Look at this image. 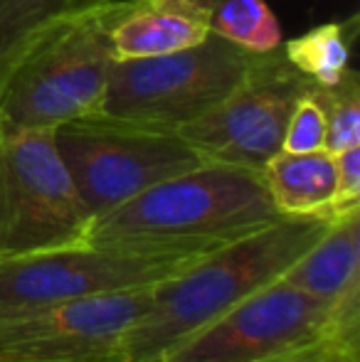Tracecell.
Instances as JSON below:
<instances>
[{
  "label": "cell",
  "instance_id": "6da1fadb",
  "mask_svg": "<svg viewBox=\"0 0 360 362\" xmlns=\"http://www.w3.org/2000/svg\"><path fill=\"white\" fill-rule=\"evenodd\" d=\"M331 222L326 217H281L156 284L144 315L126 335V362H161L182 340L279 281Z\"/></svg>",
  "mask_w": 360,
  "mask_h": 362
},
{
  "label": "cell",
  "instance_id": "7a4b0ae2",
  "mask_svg": "<svg viewBox=\"0 0 360 362\" xmlns=\"http://www.w3.org/2000/svg\"><path fill=\"white\" fill-rule=\"evenodd\" d=\"M277 219L260 170L202 163L96 217L87 242L207 254Z\"/></svg>",
  "mask_w": 360,
  "mask_h": 362
},
{
  "label": "cell",
  "instance_id": "3957f363",
  "mask_svg": "<svg viewBox=\"0 0 360 362\" xmlns=\"http://www.w3.org/2000/svg\"><path fill=\"white\" fill-rule=\"evenodd\" d=\"M111 62L106 3L47 23L0 72V126L54 131L99 114Z\"/></svg>",
  "mask_w": 360,
  "mask_h": 362
},
{
  "label": "cell",
  "instance_id": "277c9868",
  "mask_svg": "<svg viewBox=\"0 0 360 362\" xmlns=\"http://www.w3.org/2000/svg\"><path fill=\"white\" fill-rule=\"evenodd\" d=\"M257 57L210 33L178 52L114 59L99 116L178 131L220 106L247 79Z\"/></svg>",
  "mask_w": 360,
  "mask_h": 362
},
{
  "label": "cell",
  "instance_id": "5b68a950",
  "mask_svg": "<svg viewBox=\"0 0 360 362\" xmlns=\"http://www.w3.org/2000/svg\"><path fill=\"white\" fill-rule=\"evenodd\" d=\"M54 146L91 222L149 187L207 163L178 131L99 114L57 126Z\"/></svg>",
  "mask_w": 360,
  "mask_h": 362
},
{
  "label": "cell",
  "instance_id": "8992f818",
  "mask_svg": "<svg viewBox=\"0 0 360 362\" xmlns=\"http://www.w3.org/2000/svg\"><path fill=\"white\" fill-rule=\"evenodd\" d=\"M89 227L54 131L0 126V262L84 244Z\"/></svg>",
  "mask_w": 360,
  "mask_h": 362
},
{
  "label": "cell",
  "instance_id": "52a82bcc",
  "mask_svg": "<svg viewBox=\"0 0 360 362\" xmlns=\"http://www.w3.org/2000/svg\"><path fill=\"white\" fill-rule=\"evenodd\" d=\"M200 257L205 254L84 242L8 259L0 262V320L74 298L151 288Z\"/></svg>",
  "mask_w": 360,
  "mask_h": 362
},
{
  "label": "cell",
  "instance_id": "ba28073f",
  "mask_svg": "<svg viewBox=\"0 0 360 362\" xmlns=\"http://www.w3.org/2000/svg\"><path fill=\"white\" fill-rule=\"evenodd\" d=\"M328 333L358 338L360 298L328 308L279 279L175 345L161 362H277Z\"/></svg>",
  "mask_w": 360,
  "mask_h": 362
},
{
  "label": "cell",
  "instance_id": "9c48e42d",
  "mask_svg": "<svg viewBox=\"0 0 360 362\" xmlns=\"http://www.w3.org/2000/svg\"><path fill=\"white\" fill-rule=\"evenodd\" d=\"M313 81L281 47L257 57L247 79L205 116L178 129L202 160L260 170L281 151L294 106Z\"/></svg>",
  "mask_w": 360,
  "mask_h": 362
},
{
  "label": "cell",
  "instance_id": "30bf717a",
  "mask_svg": "<svg viewBox=\"0 0 360 362\" xmlns=\"http://www.w3.org/2000/svg\"><path fill=\"white\" fill-rule=\"evenodd\" d=\"M151 288L74 298L3 318L0 362H126V335L144 315Z\"/></svg>",
  "mask_w": 360,
  "mask_h": 362
},
{
  "label": "cell",
  "instance_id": "8fae6325",
  "mask_svg": "<svg viewBox=\"0 0 360 362\" xmlns=\"http://www.w3.org/2000/svg\"><path fill=\"white\" fill-rule=\"evenodd\" d=\"M210 13L195 0H106L111 54L141 59L200 45L212 33Z\"/></svg>",
  "mask_w": 360,
  "mask_h": 362
},
{
  "label": "cell",
  "instance_id": "7c38bea8",
  "mask_svg": "<svg viewBox=\"0 0 360 362\" xmlns=\"http://www.w3.org/2000/svg\"><path fill=\"white\" fill-rule=\"evenodd\" d=\"M281 279L328 308L360 298V210L333 219Z\"/></svg>",
  "mask_w": 360,
  "mask_h": 362
},
{
  "label": "cell",
  "instance_id": "4fadbf2b",
  "mask_svg": "<svg viewBox=\"0 0 360 362\" xmlns=\"http://www.w3.org/2000/svg\"><path fill=\"white\" fill-rule=\"evenodd\" d=\"M262 177L281 217L336 219V158L328 151H279L262 168Z\"/></svg>",
  "mask_w": 360,
  "mask_h": 362
},
{
  "label": "cell",
  "instance_id": "5bb4252c",
  "mask_svg": "<svg viewBox=\"0 0 360 362\" xmlns=\"http://www.w3.org/2000/svg\"><path fill=\"white\" fill-rule=\"evenodd\" d=\"M358 40V15L311 28L281 42L286 59L318 86H331L351 72L353 45Z\"/></svg>",
  "mask_w": 360,
  "mask_h": 362
},
{
  "label": "cell",
  "instance_id": "9a60e30c",
  "mask_svg": "<svg viewBox=\"0 0 360 362\" xmlns=\"http://www.w3.org/2000/svg\"><path fill=\"white\" fill-rule=\"evenodd\" d=\"M212 35L247 49L265 54L281 47V23L267 0H222L210 13Z\"/></svg>",
  "mask_w": 360,
  "mask_h": 362
},
{
  "label": "cell",
  "instance_id": "2e32d148",
  "mask_svg": "<svg viewBox=\"0 0 360 362\" xmlns=\"http://www.w3.org/2000/svg\"><path fill=\"white\" fill-rule=\"evenodd\" d=\"M101 3L106 0H0V72L15 49L40 28Z\"/></svg>",
  "mask_w": 360,
  "mask_h": 362
},
{
  "label": "cell",
  "instance_id": "e0dca14e",
  "mask_svg": "<svg viewBox=\"0 0 360 362\" xmlns=\"http://www.w3.org/2000/svg\"><path fill=\"white\" fill-rule=\"evenodd\" d=\"M311 94L326 114V141L323 151L331 156L360 146V76L351 69L331 86L311 84Z\"/></svg>",
  "mask_w": 360,
  "mask_h": 362
},
{
  "label": "cell",
  "instance_id": "ac0fdd59",
  "mask_svg": "<svg viewBox=\"0 0 360 362\" xmlns=\"http://www.w3.org/2000/svg\"><path fill=\"white\" fill-rule=\"evenodd\" d=\"M323 141H326V114H323V106L318 104V99L308 89L298 99V104L294 106L286 134H284L281 151L289 153L323 151Z\"/></svg>",
  "mask_w": 360,
  "mask_h": 362
},
{
  "label": "cell",
  "instance_id": "d6986e66",
  "mask_svg": "<svg viewBox=\"0 0 360 362\" xmlns=\"http://www.w3.org/2000/svg\"><path fill=\"white\" fill-rule=\"evenodd\" d=\"M336 158V207L333 217L360 210V146L338 153Z\"/></svg>",
  "mask_w": 360,
  "mask_h": 362
},
{
  "label": "cell",
  "instance_id": "ffe728a7",
  "mask_svg": "<svg viewBox=\"0 0 360 362\" xmlns=\"http://www.w3.org/2000/svg\"><path fill=\"white\" fill-rule=\"evenodd\" d=\"M195 3H197V5H202V8H210V10H212L215 5H220L222 0H195Z\"/></svg>",
  "mask_w": 360,
  "mask_h": 362
}]
</instances>
